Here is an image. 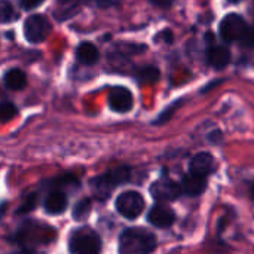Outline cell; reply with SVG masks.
<instances>
[{
	"label": "cell",
	"instance_id": "obj_30",
	"mask_svg": "<svg viewBox=\"0 0 254 254\" xmlns=\"http://www.w3.org/2000/svg\"><path fill=\"white\" fill-rule=\"evenodd\" d=\"M15 254H30L28 252H19V253H15Z\"/></svg>",
	"mask_w": 254,
	"mask_h": 254
},
{
	"label": "cell",
	"instance_id": "obj_17",
	"mask_svg": "<svg viewBox=\"0 0 254 254\" xmlns=\"http://www.w3.org/2000/svg\"><path fill=\"white\" fill-rule=\"evenodd\" d=\"M134 76H135L137 82H140V83H155L159 80L161 73L155 65H146V67L137 68Z\"/></svg>",
	"mask_w": 254,
	"mask_h": 254
},
{
	"label": "cell",
	"instance_id": "obj_24",
	"mask_svg": "<svg viewBox=\"0 0 254 254\" xmlns=\"http://www.w3.org/2000/svg\"><path fill=\"white\" fill-rule=\"evenodd\" d=\"M42 3H43V0H19V4H21L25 10L36 9V7L40 6Z\"/></svg>",
	"mask_w": 254,
	"mask_h": 254
},
{
	"label": "cell",
	"instance_id": "obj_1",
	"mask_svg": "<svg viewBox=\"0 0 254 254\" xmlns=\"http://www.w3.org/2000/svg\"><path fill=\"white\" fill-rule=\"evenodd\" d=\"M156 249V237L143 228L124 231L119 238V254H149Z\"/></svg>",
	"mask_w": 254,
	"mask_h": 254
},
{
	"label": "cell",
	"instance_id": "obj_28",
	"mask_svg": "<svg viewBox=\"0 0 254 254\" xmlns=\"http://www.w3.org/2000/svg\"><path fill=\"white\" fill-rule=\"evenodd\" d=\"M250 195H252V199L254 201V182H253V185L250 186Z\"/></svg>",
	"mask_w": 254,
	"mask_h": 254
},
{
	"label": "cell",
	"instance_id": "obj_4",
	"mask_svg": "<svg viewBox=\"0 0 254 254\" xmlns=\"http://www.w3.org/2000/svg\"><path fill=\"white\" fill-rule=\"evenodd\" d=\"M116 210L125 219L134 220V219H137L143 213V210H144V199H143V196L138 192H134V190L124 192L116 199Z\"/></svg>",
	"mask_w": 254,
	"mask_h": 254
},
{
	"label": "cell",
	"instance_id": "obj_7",
	"mask_svg": "<svg viewBox=\"0 0 254 254\" xmlns=\"http://www.w3.org/2000/svg\"><path fill=\"white\" fill-rule=\"evenodd\" d=\"M34 238H36L37 244L39 243H49L54 238V229L46 228V226H40V225H34V223H27L18 232V241L22 246L34 243Z\"/></svg>",
	"mask_w": 254,
	"mask_h": 254
},
{
	"label": "cell",
	"instance_id": "obj_6",
	"mask_svg": "<svg viewBox=\"0 0 254 254\" xmlns=\"http://www.w3.org/2000/svg\"><path fill=\"white\" fill-rule=\"evenodd\" d=\"M246 28H247V24L243 16H240L237 13H229L222 19L219 31H220L222 39L225 42L231 43V42L240 40L243 33L246 31Z\"/></svg>",
	"mask_w": 254,
	"mask_h": 254
},
{
	"label": "cell",
	"instance_id": "obj_3",
	"mask_svg": "<svg viewBox=\"0 0 254 254\" xmlns=\"http://www.w3.org/2000/svg\"><path fill=\"white\" fill-rule=\"evenodd\" d=\"M131 177V170L128 167H119L115 168L100 177H95L91 185L100 195H109L115 188H118L122 183H127Z\"/></svg>",
	"mask_w": 254,
	"mask_h": 254
},
{
	"label": "cell",
	"instance_id": "obj_31",
	"mask_svg": "<svg viewBox=\"0 0 254 254\" xmlns=\"http://www.w3.org/2000/svg\"><path fill=\"white\" fill-rule=\"evenodd\" d=\"M252 12H253V16H254V1H253V7H252Z\"/></svg>",
	"mask_w": 254,
	"mask_h": 254
},
{
	"label": "cell",
	"instance_id": "obj_16",
	"mask_svg": "<svg viewBox=\"0 0 254 254\" xmlns=\"http://www.w3.org/2000/svg\"><path fill=\"white\" fill-rule=\"evenodd\" d=\"M4 86L10 91H19L27 85V76L19 68H10L3 76Z\"/></svg>",
	"mask_w": 254,
	"mask_h": 254
},
{
	"label": "cell",
	"instance_id": "obj_12",
	"mask_svg": "<svg viewBox=\"0 0 254 254\" xmlns=\"http://www.w3.org/2000/svg\"><path fill=\"white\" fill-rule=\"evenodd\" d=\"M190 173L202 176V177H208L211 173H214L216 170V162L214 158L210 153H198L192 158L190 161Z\"/></svg>",
	"mask_w": 254,
	"mask_h": 254
},
{
	"label": "cell",
	"instance_id": "obj_2",
	"mask_svg": "<svg viewBox=\"0 0 254 254\" xmlns=\"http://www.w3.org/2000/svg\"><path fill=\"white\" fill-rule=\"evenodd\" d=\"M68 250L71 254H100L101 253L100 235L89 228H79L73 231L70 235Z\"/></svg>",
	"mask_w": 254,
	"mask_h": 254
},
{
	"label": "cell",
	"instance_id": "obj_14",
	"mask_svg": "<svg viewBox=\"0 0 254 254\" xmlns=\"http://www.w3.org/2000/svg\"><path fill=\"white\" fill-rule=\"evenodd\" d=\"M76 58L85 65H92L100 60V51L94 43L83 42L76 49Z\"/></svg>",
	"mask_w": 254,
	"mask_h": 254
},
{
	"label": "cell",
	"instance_id": "obj_23",
	"mask_svg": "<svg viewBox=\"0 0 254 254\" xmlns=\"http://www.w3.org/2000/svg\"><path fill=\"white\" fill-rule=\"evenodd\" d=\"M36 199H37V196H36V195H31V196L25 201V204H22V205L19 207L18 214H22V213H28V211H31V210L34 208V205H36Z\"/></svg>",
	"mask_w": 254,
	"mask_h": 254
},
{
	"label": "cell",
	"instance_id": "obj_22",
	"mask_svg": "<svg viewBox=\"0 0 254 254\" xmlns=\"http://www.w3.org/2000/svg\"><path fill=\"white\" fill-rule=\"evenodd\" d=\"M240 43L244 46V48H249V49H254V27H249L246 28V31L243 33L241 39H240Z\"/></svg>",
	"mask_w": 254,
	"mask_h": 254
},
{
	"label": "cell",
	"instance_id": "obj_8",
	"mask_svg": "<svg viewBox=\"0 0 254 254\" xmlns=\"http://www.w3.org/2000/svg\"><path fill=\"white\" fill-rule=\"evenodd\" d=\"M182 193H183L182 185H179L177 182L170 180V179L158 180L150 188V195L156 201H174Z\"/></svg>",
	"mask_w": 254,
	"mask_h": 254
},
{
	"label": "cell",
	"instance_id": "obj_29",
	"mask_svg": "<svg viewBox=\"0 0 254 254\" xmlns=\"http://www.w3.org/2000/svg\"><path fill=\"white\" fill-rule=\"evenodd\" d=\"M231 3H238V1H241V0H229Z\"/></svg>",
	"mask_w": 254,
	"mask_h": 254
},
{
	"label": "cell",
	"instance_id": "obj_19",
	"mask_svg": "<svg viewBox=\"0 0 254 254\" xmlns=\"http://www.w3.org/2000/svg\"><path fill=\"white\" fill-rule=\"evenodd\" d=\"M16 113H18V110H16L15 104L10 101H4L0 106V118L3 122H9L10 119H13L16 116Z\"/></svg>",
	"mask_w": 254,
	"mask_h": 254
},
{
	"label": "cell",
	"instance_id": "obj_9",
	"mask_svg": "<svg viewBox=\"0 0 254 254\" xmlns=\"http://www.w3.org/2000/svg\"><path fill=\"white\" fill-rule=\"evenodd\" d=\"M109 106L113 112L118 113H127L134 106V98L129 89L124 86L113 88L109 94Z\"/></svg>",
	"mask_w": 254,
	"mask_h": 254
},
{
	"label": "cell",
	"instance_id": "obj_25",
	"mask_svg": "<svg viewBox=\"0 0 254 254\" xmlns=\"http://www.w3.org/2000/svg\"><path fill=\"white\" fill-rule=\"evenodd\" d=\"M121 1L122 0H95L97 6H100V7H112V6L119 4Z\"/></svg>",
	"mask_w": 254,
	"mask_h": 254
},
{
	"label": "cell",
	"instance_id": "obj_15",
	"mask_svg": "<svg viewBox=\"0 0 254 254\" xmlns=\"http://www.w3.org/2000/svg\"><path fill=\"white\" fill-rule=\"evenodd\" d=\"M67 208V196L61 190H54L45 201V210L49 214H61Z\"/></svg>",
	"mask_w": 254,
	"mask_h": 254
},
{
	"label": "cell",
	"instance_id": "obj_21",
	"mask_svg": "<svg viewBox=\"0 0 254 254\" xmlns=\"http://www.w3.org/2000/svg\"><path fill=\"white\" fill-rule=\"evenodd\" d=\"M85 1V0H58V3L63 6V10L61 12H67V18L73 13H76L79 4Z\"/></svg>",
	"mask_w": 254,
	"mask_h": 254
},
{
	"label": "cell",
	"instance_id": "obj_5",
	"mask_svg": "<svg viewBox=\"0 0 254 254\" xmlns=\"http://www.w3.org/2000/svg\"><path fill=\"white\" fill-rule=\"evenodd\" d=\"M51 30L52 27L43 15H31L24 24V36L30 43L43 42L51 34Z\"/></svg>",
	"mask_w": 254,
	"mask_h": 254
},
{
	"label": "cell",
	"instance_id": "obj_27",
	"mask_svg": "<svg viewBox=\"0 0 254 254\" xmlns=\"http://www.w3.org/2000/svg\"><path fill=\"white\" fill-rule=\"evenodd\" d=\"M159 36H162V39H164L165 42H168V43H171V42H173V33H171L170 30H165V31H162Z\"/></svg>",
	"mask_w": 254,
	"mask_h": 254
},
{
	"label": "cell",
	"instance_id": "obj_26",
	"mask_svg": "<svg viewBox=\"0 0 254 254\" xmlns=\"http://www.w3.org/2000/svg\"><path fill=\"white\" fill-rule=\"evenodd\" d=\"M153 4L159 6V7H168L173 4V0H150Z\"/></svg>",
	"mask_w": 254,
	"mask_h": 254
},
{
	"label": "cell",
	"instance_id": "obj_10",
	"mask_svg": "<svg viewBox=\"0 0 254 254\" xmlns=\"http://www.w3.org/2000/svg\"><path fill=\"white\" fill-rule=\"evenodd\" d=\"M147 220L155 228L165 229V228H170L176 222V214L171 208L165 205H153L147 214Z\"/></svg>",
	"mask_w": 254,
	"mask_h": 254
},
{
	"label": "cell",
	"instance_id": "obj_18",
	"mask_svg": "<svg viewBox=\"0 0 254 254\" xmlns=\"http://www.w3.org/2000/svg\"><path fill=\"white\" fill-rule=\"evenodd\" d=\"M89 211H91V201L89 199H82V201H79L74 205V208H73V217L76 220H82V219H85L89 214Z\"/></svg>",
	"mask_w": 254,
	"mask_h": 254
},
{
	"label": "cell",
	"instance_id": "obj_11",
	"mask_svg": "<svg viewBox=\"0 0 254 254\" xmlns=\"http://www.w3.org/2000/svg\"><path fill=\"white\" fill-rule=\"evenodd\" d=\"M207 60H208L210 65H213L217 70H222L231 61V51L225 45L211 43L207 49Z\"/></svg>",
	"mask_w": 254,
	"mask_h": 254
},
{
	"label": "cell",
	"instance_id": "obj_20",
	"mask_svg": "<svg viewBox=\"0 0 254 254\" xmlns=\"http://www.w3.org/2000/svg\"><path fill=\"white\" fill-rule=\"evenodd\" d=\"M0 12H1V21L3 22H9V21H12V19L16 18V13L13 10V6L7 0H1Z\"/></svg>",
	"mask_w": 254,
	"mask_h": 254
},
{
	"label": "cell",
	"instance_id": "obj_13",
	"mask_svg": "<svg viewBox=\"0 0 254 254\" xmlns=\"http://www.w3.org/2000/svg\"><path fill=\"white\" fill-rule=\"evenodd\" d=\"M205 188H207V177H202V176H198L193 173H189L183 177L182 189L189 196L201 195L205 190Z\"/></svg>",
	"mask_w": 254,
	"mask_h": 254
}]
</instances>
